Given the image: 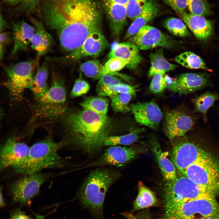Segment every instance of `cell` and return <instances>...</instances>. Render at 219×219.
Returning <instances> with one entry per match:
<instances>
[{"mask_svg":"<svg viewBox=\"0 0 219 219\" xmlns=\"http://www.w3.org/2000/svg\"><path fill=\"white\" fill-rule=\"evenodd\" d=\"M102 15L96 0H50L43 7L42 18L68 54L92 33L101 31Z\"/></svg>","mask_w":219,"mask_h":219,"instance_id":"6da1fadb","label":"cell"},{"mask_svg":"<svg viewBox=\"0 0 219 219\" xmlns=\"http://www.w3.org/2000/svg\"><path fill=\"white\" fill-rule=\"evenodd\" d=\"M63 121L68 134L64 140L66 144H70L89 154L100 151L113 128L112 120L107 115L84 109L68 113Z\"/></svg>","mask_w":219,"mask_h":219,"instance_id":"7a4b0ae2","label":"cell"},{"mask_svg":"<svg viewBox=\"0 0 219 219\" xmlns=\"http://www.w3.org/2000/svg\"><path fill=\"white\" fill-rule=\"evenodd\" d=\"M119 176L114 169L98 168L91 171L84 180L77 197L82 207L95 219H104L103 206L106 193Z\"/></svg>","mask_w":219,"mask_h":219,"instance_id":"3957f363","label":"cell"},{"mask_svg":"<svg viewBox=\"0 0 219 219\" xmlns=\"http://www.w3.org/2000/svg\"><path fill=\"white\" fill-rule=\"evenodd\" d=\"M66 145L64 140L56 142L47 136L30 147L25 161L13 169L17 173L25 175L39 172L45 169L61 167L65 163L58 151Z\"/></svg>","mask_w":219,"mask_h":219,"instance_id":"277c9868","label":"cell"},{"mask_svg":"<svg viewBox=\"0 0 219 219\" xmlns=\"http://www.w3.org/2000/svg\"><path fill=\"white\" fill-rule=\"evenodd\" d=\"M163 207L159 219H200L219 212V204L215 196L163 204Z\"/></svg>","mask_w":219,"mask_h":219,"instance_id":"5b68a950","label":"cell"},{"mask_svg":"<svg viewBox=\"0 0 219 219\" xmlns=\"http://www.w3.org/2000/svg\"><path fill=\"white\" fill-rule=\"evenodd\" d=\"M216 196L211 191L199 185L185 175H181L174 180L167 181L164 189L163 204Z\"/></svg>","mask_w":219,"mask_h":219,"instance_id":"8992f818","label":"cell"},{"mask_svg":"<svg viewBox=\"0 0 219 219\" xmlns=\"http://www.w3.org/2000/svg\"><path fill=\"white\" fill-rule=\"evenodd\" d=\"M51 85L46 92L37 100L36 115L40 118L52 120L63 115L66 111L64 105L66 92L61 79L53 73Z\"/></svg>","mask_w":219,"mask_h":219,"instance_id":"52a82bcc","label":"cell"},{"mask_svg":"<svg viewBox=\"0 0 219 219\" xmlns=\"http://www.w3.org/2000/svg\"><path fill=\"white\" fill-rule=\"evenodd\" d=\"M183 175L216 195L219 194V163L213 157L191 165Z\"/></svg>","mask_w":219,"mask_h":219,"instance_id":"ba28073f","label":"cell"},{"mask_svg":"<svg viewBox=\"0 0 219 219\" xmlns=\"http://www.w3.org/2000/svg\"><path fill=\"white\" fill-rule=\"evenodd\" d=\"M38 63L36 58L4 67L8 77L6 85L16 98H19L24 91L29 88Z\"/></svg>","mask_w":219,"mask_h":219,"instance_id":"9c48e42d","label":"cell"},{"mask_svg":"<svg viewBox=\"0 0 219 219\" xmlns=\"http://www.w3.org/2000/svg\"><path fill=\"white\" fill-rule=\"evenodd\" d=\"M185 139L174 143L171 155L178 173L182 175L191 165L213 157L194 142Z\"/></svg>","mask_w":219,"mask_h":219,"instance_id":"30bf717a","label":"cell"},{"mask_svg":"<svg viewBox=\"0 0 219 219\" xmlns=\"http://www.w3.org/2000/svg\"><path fill=\"white\" fill-rule=\"evenodd\" d=\"M198 116L189 109H175L167 112L164 116L163 130L172 140L184 136L195 128Z\"/></svg>","mask_w":219,"mask_h":219,"instance_id":"8fae6325","label":"cell"},{"mask_svg":"<svg viewBox=\"0 0 219 219\" xmlns=\"http://www.w3.org/2000/svg\"><path fill=\"white\" fill-rule=\"evenodd\" d=\"M40 172L24 175L11 185L10 193L12 202L25 205L37 195L43 183L51 176Z\"/></svg>","mask_w":219,"mask_h":219,"instance_id":"7c38bea8","label":"cell"},{"mask_svg":"<svg viewBox=\"0 0 219 219\" xmlns=\"http://www.w3.org/2000/svg\"><path fill=\"white\" fill-rule=\"evenodd\" d=\"M141 151L134 148L119 145L110 146L97 159L74 171L106 165L122 166L133 159Z\"/></svg>","mask_w":219,"mask_h":219,"instance_id":"4fadbf2b","label":"cell"},{"mask_svg":"<svg viewBox=\"0 0 219 219\" xmlns=\"http://www.w3.org/2000/svg\"><path fill=\"white\" fill-rule=\"evenodd\" d=\"M130 42L135 44L139 50H146L156 47L170 49L173 40L158 29L146 25L130 37Z\"/></svg>","mask_w":219,"mask_h":219,"instance_id":"5bb4252c","label":"cell"},{"mask_svg":"<svg viewBox=\"0 0 219 219\" xmlns=\"http://www.w3.org/2000/svg\"><path fill=\"white\" fill-rule=\"evenodd\" d=\"M30 148L15 137L8 138L0 150V170L9 167L13 169L22 164L28 157Z\"/></svg>","mask_w":219,"mask_h":219,"instance_id":"9a60e30c","label":"cell"},{"mask_svg":"<svg viewBox=\"0 0 219 219\" xmlns=\"http://www.w3.org/2000/svg\"><path fill=\"white\" fill-rule=\"evenodd\" d=\"M129 0H102L112 35L119 36L127 24L126 5Z\"/></svg>","mask_w":219,"mask_h":219,"instance_id":"2e32d148","label":"cell"},{"mask_svg":"<svg viewBox=\"0 0 219 219\" xmlns=\"http://www.w3.org/2000/svg\"><path fill=\"white\" fill-rule=\"evenodd\" d=\"M130 107L135 120L140 125L153 130L158 128L163 114L154 100L132 103Z\"/></svg>","mask_w":219,"mask_h":219,"instance_id":"e0dca14e","label":"cell"},{"mask_svg":"<svg viewBox=\"0 0 219 219\" xmlns=\"http://www.w3.org/2000/svg\"><path fill=\"white\" fill-rule=\"evenodd\" d=\"M109 46L101 31H96L88 36L76 50L61 59L75 61L85 57L97 56Z\"/></svg>","mask_w":219,"mask_h":219,"instance_id":"ac0fdd59","label":"cell"},{"mask_svg":"<svg viewBox=\"0 0 219 219\" xmlns=\"http://www.w3.org/2000/svg\"><path fill=\"white\" fill-rule=\"evenodd\" d=\"M176 78L177 93L180 95L193 93L210 85L209 77L205 74L185 73Z\"/></svg>","mask_w":219,"mask_h":219,"instance_id":"d6986e66","label":"cell"},{"mask_svg":"<svg viewBox=\"0 0 219 219\" xmlns=\"http://www.w3.org/2000/svg\"><path fill=\"white\" fill-rule=\"evenodd\" d=\"M30 19L35 29L30 45L36 53V58L38 61L41 57L50 50L54 41L52 36L47 31L41 21L32 17Z\"/></svg>","mask_w":219,"mask_h":219,"instance_id":"ffe728a7","label":"cell"},{"mask_svg":"<svg viewBox=\"0 0 219 219\" xmlns=\"http://www.w3.org/2000/svg\"><path fill=\"white\" fill-rule=\"evenodd\" d=\"M179 15L197 39L205 41L210 38L213 30L212 21L186 12Z\"/></svg>","mask_w":219,"mask_h":219,"instance_id":"44dd1931","label":"cell"},{"mask_svg":"<svg viewBox=\"0 0 219 219\" xmlns=\"http://www.w3.org/2000/svg\"><path fill=\"white\" fill-rule=\"evenodd\" d=\"M35 31L33 26L25 21H19L13 24V45L11 52L12 57L19 51L28 50Z\"/></svg>","mask_w":219,"mask_h":219,"instance_id":"7402d4cb","label":"cell"},{"mask_svg":"<svg viewBox=\"0 0 219 219\" xmlns=\"http://www.w3.org/2000/svg\"><path fill=\"white\" fill-rule=\"evenodd\" d=\"M138 47L129 42L117 43L112 47L108 54L109 58L117 57L130 61L126 66L131 69H135L142 60Z\"/></svg>","mask_w":219,"mask_h":219,"instance_id":"603a6c76","label":"cell"},{"mask_svg":"<svg viewBox=\"0 0 219 219\" xmlns=\"http://www.w3.org/2000/svg\"><path fill=\"white\" fill-rule=\"evenodd\" d=\"M160 6L156 0H149L143 9L128 28L124 36L127 39L135 34L142 27L156 17L160 12Z\"/></svg>","mask_w":219,"mask_h":219,"instance_id":"cb8c5ba5","label":"cell"},{"mask_svg":"<svg viewBox=\"0 0 219 219\" xmlns=\"http://www.w3.org/2000/svg\"><path fill=\"white\" fill-rule=\"evenodd\" d=\"M150 148L155 157L161 173L166 181L175 179L177 177L176 168L168 157V152H163L156 138H151Z\"/></svg>","mask_w":219,"mask_h":219,"instance_id":"d4e9b609","label":"cell"},{"mask_svg":"<svg viewBox=\"0 0 219 219\" xmlns=\"http://www.w3.org/2000/svg\"><path fill=\"white\" fill-rule=\"evenodd\" d=\"M48 70L47 62L37 67L29 88L37 100L43 96L49 88L48 85Z\"/></svg>","mask_w":219,"mask_h":219,"instance_id":"484cf974","label":"cell"},{"mask_svg":"<svg viewBox=\"0 0 219 219\" xmlns=\"http://www.w3.org/2000/svg\"><path fill=\"white\" fill-rule=\"evenodd\" d=\"M138 186V194L134 202L132 212L158 205V200L153 191L141 181H139Z\"/></svg>","mask_w":219,"mask_h":219,"instance_id":"4316f807","label":"cell"},{"mask_svg":"<svg viewBox=\"0 0 219 219\" xmlns=\"http://www.w3.org/2000/svg\"><path fill=\"white\" fill-rule=\"evenodd\" d=\"M219 99V94L209 91L196 96L192 100L194 107L193 112L201 114L204 122L206 123L207 120V113L208 110Z\"/></svg>","mask_w":219,"mask_h":219,"instance_id":"83f0119b","label":"cell"},{"mask_svg":"<svg viewBox=\"0 0 219 219\" xmlns=\"http://www.w3.org/2000/svg\"><path fill=\"white\" fill-rule=\"evenodd\" d=\"M151 67L148 72L149 77H153L158 73H165L173 70L177 65L169 62L164 57L162 48L150 54Z\"/></svg>","mask_w":219,"mask_h":219,"instance_id":"f1b7e54d","label":"cell"},{"mask_svg":"<svg viewBox=\"0 0 219 219\" xmlns=\"http://www.w3.org/2000/svg\"><path fill=\"white\" fill-rule=\"evenodd\" d=\"M109 100L105 96L85 97L80 103L83 109L102 115H107Z\"/></svg>","mask_w":219,"mask_h":219,"instance_id":"f546056e","label":"cell"},{"mask_svg":"<svg viewBox=\"0 0 219 219\" xmlns=\"http://www.w3.org/2000/svg\"><path fill=\"white\" fill-rule=\"evenodd\" d=\"M144 130V128H138L132 130L129 133L121 136H110L106 138L104 146L122 145H130L139 138L140 134Z\"/></svg>","mask_w":219,"mask_h":219,"instance_id":"4dcf8cb0","label":"cell"},{"mask_svg":"<svg viewBox=\"0 0 219 219\" xmlns=\"http://www.w3.org/2000/svg\"><path fill=\"white\" fill-rule=\"evenodd\" d=\"M175 61L188 68L210 70L200 57L191 51H186L179 54L175 57Z\"/></svg>","mask_w":219,"mask_h":219,"instance_id":"1f68e13d","label":"cell"},{"mask_svg":"<svg viewBox=\"0 0 219 219\" xmlns=\"http://www.w3.org/2000/svg\"><path fill=\"white\" fill-rule=\"evenodd\" d=\"M96 90L99 96L110 98L120 93L130 94L133 96L136 94V89L134 87L122 83L106 87L97 88Z\"/></svg>","mask_w":219,"mask_h":219,"instance_id":"d6a6232c","label":"cell"},{"mask_svg":"<svg viewBox=\"0 0 219 219\" xmlns=\"http://www.w3.org/2000/svg\"><path fill=\"white\" fill-rule=\"evenodd\" d=\"M164 27L172 34L185 37L190 36L191 33L183 21L175 17L166 19L163 23Z\"/></svg>","mask_w":219,"mask_h":219,"instance_id":"836d02e7","label":"cell"},{"mask_svg":"<svg viewBox=\"0 0 219 219\" xmlns=\"http://www.w3.org/2000/svg\"><path fill=\"white\" fill-rule=\"evenodd\" d=\"M187 8L193 15L204 17L213 14L207 0H188Z\"/></svg>","mask_w":219,"mask_h":219,"instance_id":"e575fe53","label":"cell"},{"mask_svg":"<svg viewBox=\"0 0 219 219\" xmlns=\"http://www.w3.org/2000/svg\"><path fill=\"white\" fill-rule=\"evenodd\" d=\"M133 96L130 94L120 93L110 98L111 106L115 113H125L130 110L128 104Z\"/></svg>","mask_w":219,"mask_h":219,"instance_id":"d590c367","label":"cell"},{"mask_svg":"<svg viewBox=\"0 0 219 219\" xmlns=\"http://www.w3.org/2000/svg\"><path fill=\"white\" fill-rule=\"evenodd\" d=\"M103 65L98 60H90L82 63L80 69L87 77L94 79H99L102 76Z\"/></svg>","mask_w":219,"mask_h":219,"instance_id":"8d00e7d4","label":"cell"},{"mask_svg":"<svg viewBox=\"0 0 219 219\" xmlns=\"http://www.w3.org/2000/svg\"><path fill=\"white\" fill-rule=\"evenodd\" d=\"M129 63V61L118 57L110 58L103 65L101 71L102 76L106 75L114 76V72L121 70Z\"/></svg>","mask_w":219,"mask_h":219,"instance_id":"74e56055","label":"cell"},{"mask_svg":"<svg viewBox=\"0 0 219 219\" xmlns=\"http://www.w3.org/2000/svg\"><path fill=\"white\" fill-rule=\"evenodd\" d=\"M149 0H129L126 5L127 15L132 20L142 11Z\"/></svg>","mask_w":219,"mask_h":219,"instance_id":"f35d334b","label":"cell"},{"mask_svg":"<svg viewBox=\"0 0 219 219\" xmlns=\"http://www.w3.org/2000/svg\"><path fill=\"white\" fill-rule=\"evenodd\" d=\"M165 74L158 73L153 76L149 88L151 92L156 94L160 93L166 88L164 78Z\"/></svg>","mask_w":219,"mask_h":219,"instance_id":"ab89813d","label":"cell"},{"mask_svg":"<svg viewBox=\"0 0 219 219\" xmlns=\"http://www.w3.org/2000/svg\"><path fill=\"white\" fill-rule=\"evenodd\" d=\"M89 88L90 85L87 82L83 79H77L75 81L71 92L70 96L75 98L81 96L86 93Z\"/></svg>","mask_w":219,"mask_h":219,"instance_id":"60d3db41","label":"cell"},{"mask_svg":"<svg viewBox=\"0 0 219 219\" xmlns=\"http://www.w3.org/2000/svg\"><path fill=\"white\" fill-rule=\"evenodd\" d=\"M178 15L185 12L188 0H163Z\"/></svg>","mask_w":219,"mask_h":219,"instance_id":"b9f144b4","label":"cell"},{"mask_svg":"<svg viewBox=\"0 0 219 219\" xmlns=\"http://www.w3.org/2000/svg\"><path fill=\"white\" fill-rule=\"evenodd\" d=\"M121 83V81L114 76L106 75L99 79L97 88L106 87Z\"/></svg>","mask_w":219,"mask_h":219,"instance_id":"7bdbcfd3","label":"cell"},{"mask_svg":"<svg viewBox=\"0 0 219 219\" xmlns=\"http://www.w3.org/2000/svg\"><path fill=\"white\" fill-rule=\"evenodd\" d=\"M11 34L9 32L3 31L0 33V59L1 61L4 58L5 48L10 42Z\"/></svg>","mask_w":219,"mask_h":219,"instance_id":"ee69618b","label":"cell"},{"mask_svg":"<svg viewBox=\"0 0 219 219\" xmlns=\"http://www.w3.org/2000/svg\"><path fill=\"white\" fill-rule=\"evenodd\" d=\"M164 78L166 88L174 93H177V87L176 78H173L168 75L165 74Z\"/></svg>","mask_w":219,"mask_h":219,"instance_id":"f6af8a7d","label":"cell"},{"mask_svg":"<svg viewBox=\"0 0 219 219\" xmlns=\"http://www.w3.org/2000/svg\"><path fill=\"white\" fill-rule=\"evenodd\" d=\"M9 219H33L26 215L19 208L12 210L10 213Z\"/></svg>","mask_w":219,"mask_h":219,"instance_id":"bcb514c9","label":"cell"},{"mask_svg":"<svg viewBox=\"0 0 219 219\" xmlns=\"http://www.w3.org/2000/svg\"><path fill=\"white\" fill-rule=\"evenodd\" d=\"M35 4V0H22L20 7L21 8H27L31 10Z\"/></svg>","mask_w":219,"mask_h":219,"instance_id":"7dc6e473","label":"cell"},{"mask_svg":"<svg viewBox=\"0 0 219 219\" xmlns=\"http://www.w3.org/2000/svg\"><path fill=\"white\" fill-rule=\"evenodd\" d=\"M7 24L1 14L0 15V32L4 31L6 27Z\"/></svg>","mask_w":219,"mask_h":219,"instance_id":"c3c4849f","label":"cell"},{"mask_svg":"<svg viewBox=\"0 0 219 219\" xmlns=\"http://www.w3.org/2000/svg\"><path fill=\"white\" fill-rule=\"evenodd\" d=\"M121 214L126 219H138L137 217L132 213L128 212H124L121 213Z\"/></svg>","mask_w":219,"mask_h":219,"instance_id":"681fc988","label":"cell"},{"mask_svg":"<svg viewBox=\"0 0 219 219\" xmlns=\"http://www.w3.org/2000/svg\"><path fill=\"white\" fill-rule=\"evenodd\" d=\"M2 190V187L0 188V207L2 208H3L5 207V202L4 197L3 196Z\"/></svg>","mask_w":219,"mask_h":219,"instance_id":"f907efd6","label":"cell"},{"mask_svg":"<svg viewBox=\"0 0 219 219\" xmlns=\"http://www.w3.org/2000/svg\"><path fill=\"white\" fill-rule=\"evenodd\" d=\"M200 219H219V212L214 214Z\"/></svg>","mask_w":219,"mask_h":219,"instance_id":"816d5d0a","label":"cell"},{"mask_svg":"<svg viewBox=\"0 0 219 219\" xmlns=\"http://www.w3.org/2000/svg\"><path fill=\"white\" fill-rule=\"evenodd\" d=\"M5 0L9 1V2H14L17 1L18 0Z\"/></svg>","mask_w":219,"mask_h":219,"instance_id":"f5cc1de1","label":"cell"},{"mask_svg":"<svg viewBox=\"0 0 219 219\" xmlns=\"http://www.w3.org/2000/svg\"><path fill=\"white\" fill-rule=\"evenodd\" d=\"M39 0H35V3H36V2H38V1H39Z\"/></svg>","mask_w":219,"mask_h":219,"instance_id":"db71d44e","label":"cell"}]
</instances>
